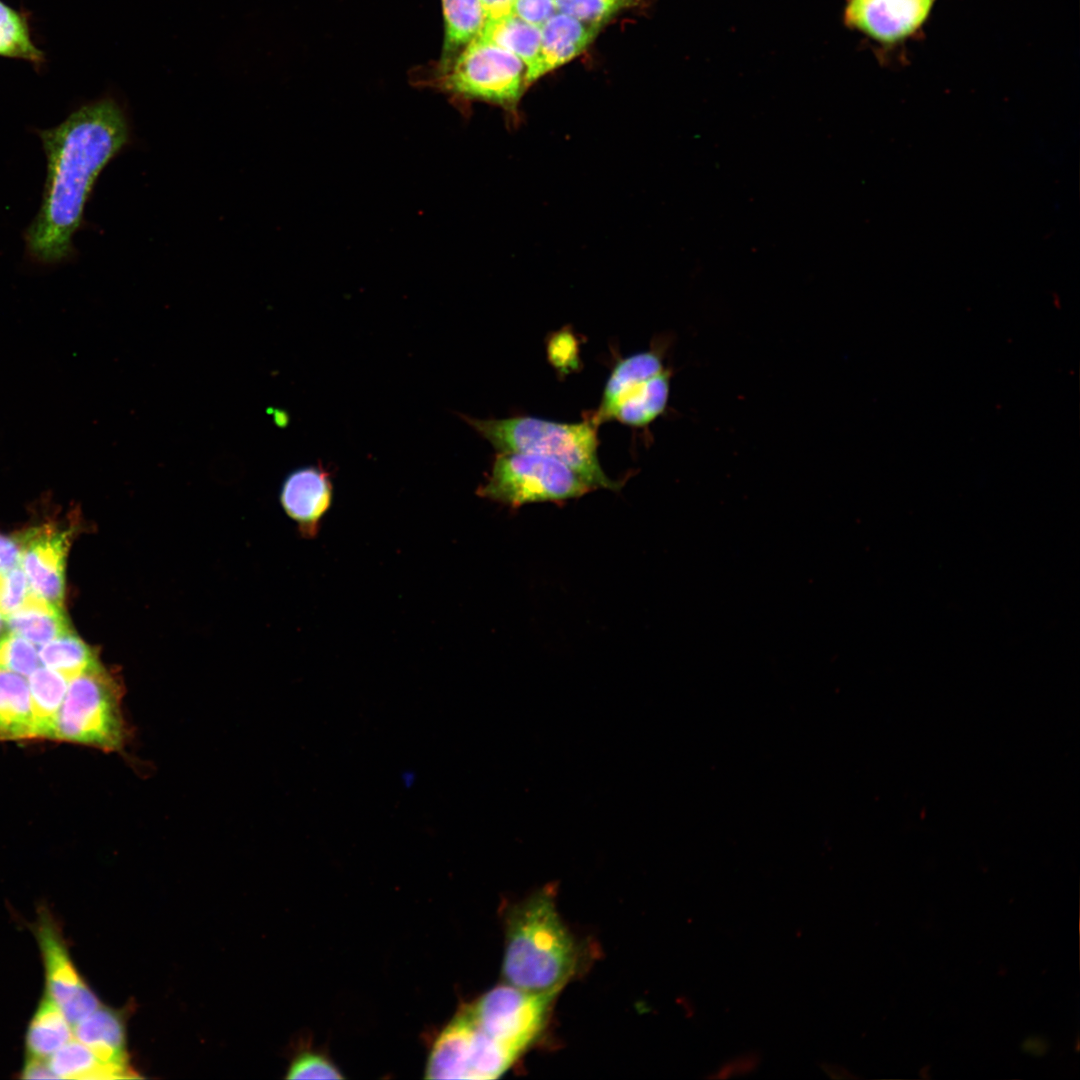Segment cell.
I'll list each match as a JSON object with an SVG mask.
<instances>
[{"instance_id": "1", "label": "cell", "mask_w": 1080, "mask_h": 1080, "mask_svg": "<svg viewBox=\"0 0 1080 1080\" xmlns=\"http://www.w3.org/2000/svg\"><path fill=\"white\" fill-rule=\"evenodd\" d=\"M47 173L38 213L24 233L25 251L39 265L72 260L73 237L96 180L131 140L122 106L104 97L80 106L59 125L36 130Z\"/></svg>"}, {"instance_id": "2", "label": "cell", "mask_w": 1080, "mask_h": 1080, "mask_svg": "<svg viewBox=\"0 0 1080 1080\" xmlns=\"http://www.w3.org/2000/svg\"><path fill=\"white\" fill-rule=\"evenodd\" d=\"M552 889L511 906L505 920V983L531 993H555L572 975L576 946L561 920Z\"/></svg>"}, {"instance_id": "3", "label": "cell", "mask_w": 1080, "mask_h": 1080, "mask_svg": "<svg viewBox=\"0 0 1080 1080\" xmlns=\"http://www.w3.org/2000/svg\"><path fill=\"white\" fill-rule=\"evenodd\" d=\"M464 419L498 453L521 452L556 459L579 474L593 489L617 491L598 458V424L592 419L563 423L531 416L504 419Z\"/></svg>"}, {"instance_id": "4", "label": "cell", "mask_w": 1080, "mask_h": 1080, "mask_svg": "<svg viewBox=\"0 0 1080 1080\" xmlns=\"http://www.w3.org/2000/svg\"><path fill=\"white\" fill-rule=\"evenodd\" d=\"M124 686L100 662L68 681L53 739L121 752L131 737L122 711Z\"/></svg>"}, {"instance_id": "5", "label": "cell", "mask_w": 1080, "mask_h": 1080, "mask_svg": "<svg viewBox=\"0 0 1080 1080\" xmlns=\"http://www.w3.org/2000/svg\"><path fill=\"white\" fill-rule=\"evenodd\" d=\"M525 70L517 56L476 37L453 58L434 64L417 82L455 101L481 100L515 112L526 90Z\"/></svg>"}, {"instance_id": "6", "label": "cell", "mask_w": 1080, "mask_h": 1080, "mask_svg": "<svg viewBox=\"0 0 1080 1080\" xmlns=\"http://www.w3.org/2000/svg\"><path fill=\"white\" fill-rule=\"evenodd\" d=\"M593 488L562 462L538 454L501 452L478 489L489 500L520 507L581 497Z\"/></svg>"}, {"instance_id": "7", "label": "cell", "mask_w": 1080, "mask_h": 1080, "mask_svg": "<svg viewBox=\"0 0 1080 1080\" xmlns=\"http://www.w3.org/2000/svg\"><path fill=\"white\" fill-rule=\"evenodd\" d=\"M555 993L498 985L460 1009L489 1037L519 1056L542 1031Z\"/></svg>"}, {"instance_id": "8", "label": "cell", "mask_w": 1080, "mask_h": 1080, "mask_svg": "<svg viewBox=\"0 0 1080 1080\" xmlns=\"http://www.w3.org/2000/svg\"><path fill=\"white\" fill-rule=\"evenodd\" d=\"M34 933L45 968L46 994L73 1027L97 1010L100 1002L73 966L64 939L48 913H41Z\"/></svg>"}, {"instance_id": "9", "label": "cell", "mask_w": 1080, "mask_h": 1080, "mask_svg": "<svg viewBox=\"0 0 1080 1080\" xmlns=\"http://www.w3.org/2000/svg\"><path fill=\"white\" fill-rule=\"evenodd\" d=\"M20 538V564L31 591L62 607L70 533L44 525L28 530Z\"/></svg>"}, {"instance_id": "10", "label": "cell", "mask_w": 1080, "mask_h": 1080, "mask_svg": "<svg viewBox=\"0 0 1080 1080\" xmlns=\"http://www.w3.org/2000/svg\"><path fill=\"white\" fill-rule=\"evenodd\" d=\"M934 0H849L845 23L874 40L894 43L915 32Z\"/></svg>"}, {"instance_id": "11", "label": "cell", "mask_w": 1080, "mask_h": 1080, "mask_svg": "<svg viewBox=\"0 0 1080 1080\" xmlns=\"http://www.w3.org/2000/svg\"><path fill=\"white\" fill-rule=\"evenodd\" d=\"M333 501L329 473L321 466H305L291 472L282 484L280 503L304 537L319 532L321 521Z\"/></svg>"}, {"instance_id": "12", "label": "cell", "mask_w": 1080, "mask_h": 1080, "mask_svg": "<svg viewBox=\"0 0 1080 1080\" xmlns=\"http://www.w3.org/2000/svg\"><path fill=\"white\" fill-rule=\"evenodd\" d=\"M601 25L588 23L557 11L540 27L539 56L525 73L526 89L544 75L583 53L594 41Z\"/></svg>"}, {"instance_id": "13", "label": "cell", "mask_w": 1080, "mask_h": 1080, "mask_svg": "<svg viewBox=\"0 0 1080 1080\" xmlns=\"http://www.w3.org/2000/svg\"><path fill=\"white\" fill-rule=\"evenodd\" d=\"M471 1026L461 1011L432 1045L425 1069L427 1079H471Z\"/></svg>"}, {"instance_id": "14", "label": "cell", "mask_w": 1080, "mask_h": 1080, "mask_svg": "<svg viewBox=\"0 0 1080 1080\" xmlns=\"http://www.w3.org/2000/svg\"><path fill=\"white\" fill-rule=\"evenodd\" d=\"M77 1040L88 1046L105 1064L129 1071L125 1053V1030L120 1015L99 1007L73 1026Z\"/></svg>"}, {"instance_id": "15", "label": "cell", "mask_w": 1080, "mask_h": 1080, "mask_svg": "<svg viewBox=\"0 0 1080 1080\" xmlns=\"http://www.w3.org/2000/svg\"><path fill=\"white\" fill-rule=\"evenodd\" d=\"M664 369L662 356L656 350L636 353L620 360L607 380L599 409L591 418L598 425L610 420L614 408L624 396Z\"/></svg>"}, {"instance_id": "16", "label": "cell", "mask_w": 1080, "mask_h": 1080, "mask_svg": "<svg viewBox=\"0 0 1080 1080\" xmlns=\"http://www.w3.org/2000/svg\"><path fill=\"white\" fill-rule=\"evenodd\" d=\"M9 630L31 643L42 645L71 631L62 607L32 591L24 603L5 617Z\"/></svg>"}, {"instance_id": "17", "label": "cell", "mask_w": 1080, "mask_h": 1080, "mask_svg": "<svg viewBox=\"0 0 1080 1080\" xmlns=\"http://www.w3.org/2000/svg\"><path fill=\"white\" fill-rule=\"evenodd\" d=\"M33 728L28 681L0 668V741L33 739Z\"/></svg>"}, {"instance_id": "18", "label": "cell", "mask_w": 1080, "mask_h": 1080, "mask_svg": "<svg viewBox=\"0 0 1080 1080\" xmlns=\"http://www.w3.org/2000/svg\"><path fill=\"white\" fill-rule=\"evenodd\" d=\"M671 371L659 374L633 388L614 408L611 419L642 427L650 424L666 409L670 393Z\"/></svg>"}, {"instance_id": "19", "label": "cell", "mask_w": 1080, "mask_h": 1080, "mask_svg": "<svg viewBox=\"0 0 1080 1080\" xmlns=\"http://www.w3.org/2000/svg\"><path fill=\"white\" fill-rule=\"evenodd\" d=\"M27 681L34 716L33 739H53L69 680L44 666L33 671Z\"/></svg>"}, {"instance_id": "20", "label": "cell", "mask_w": 1080, "mask_h": 1080, "mask_svg": "<svg viewBox=\"0 0 1080 1080\" xmlns=\"http://www.w3.org/2000/svg\"><path fill=\"white\" fill-rule=\"evenodd\" d=\"M73 1037V1027L62 1010L45 994L26 1032L25 1046L28 1056L48 1060Z\"/></svg>"}, {"instance_id": "21", "label": "cell", "mask_w": 1080, "mask_h": 1080, "mask_svg": "<svg viewBox=\"0 0 1080 1080\" xmlns=\"http://www.w3.org/2000/svg\"><path fill=\"white\" fill-rule=\"evenodd\" d=\"M477 37L511 52L525 65V73L536 64L541 41L540 27L532 25L516 15L486 21Z\"/></svg>"}, {"instance_id": "22", "label": "cell", "mask_w": 1080, "mask_h": 1080, "mask_svg": "<svg viewBox=\"0 0 1080 1080\" xmlns=\"http://www.w3.org/2000/svg\"><path fill=\"white\" fill-rule=\"evenodd\" d=\"M444 44L440 61L457 55L481 32L486 22L481 0H442Z\"/></svg>"}, {"instance_id": "23", "label": "cell", "mask_w": 1080, "mask_h": 1080, "mask_svg": "<svg viewBox=\"0 0 1080 1080\" xmlns=\"http://www.w3.org/2000/svg\"><path fill=\"white\" fill-rule=\"evenodd\" d=\"M56 1078L113 1079L127 1078L130 1071L103 1063L85 1044L72 1038L48 1059Z\"/></svg>"}, {"instance_id": "24", "label": "cell", "mask_w": 1080, "mask_h": 1080, "mask_svg": "<svg viewBox=\"0 0 1080 1080\" xmlns=\"http://www.w3.org/2000/svg\"><path fill=\"white\" fill-rule=\"evenodd\" d=\"M40 662L68 680L99 662L96 651L73 632H67L42 644Z\"/></svg>"}, {"instance_id": "25", "label": "cell", "mask_w": 1080, "mask_h": 1080, "mask_svg": "<svg viewBox=\"0 0 1080 1080\" xmlns=\"http://www.w3.org/2000/svg\"><path fill=\"white\" fill-rule=\"evenodd\" d=\"M0 57L40 65L44 53L34 44L27 16L0 0Z\"/></svg>"}, {"instance_id": "26", "label": "cell", "mask_w": 1080, "mask_h": 1080, "mask_svg": "<svg viewBox=\"0 0 1080 1080\" xmlns=\"http://www.w3.org/2000/svg\"><path fill=\"white\" fill-rule=\"evenodd\" d=\"M640 0H555L557 11L584 22L602 25L623 9Z\"/></svg>"}, {"instance_id": "27", "label": "cell", "mask_w": 1080, "mask_h": 1080, "mask_svg": "<svg viewBox=\"0 0 1080 1080\" xmlns=\"http://www.w3.org/2000/svg\"><path fill=\"white\" fill-rule=\"evenodd\" d=\"M39 663V654L27 639L12 632L0 639L1 669L29 676L39 667Z\"/></svg>"}, {"instance_id": "28", "label": "cell", "mask_w": 1080, "mask_h": 1080, "mask_svg": "<svg viewBox=\"0 0 1080 1080\" xmlns=\"http://www.w3.org/2000/svg\"><path fill=\"white\" fill-rule=\"evenodd\" d=\"M287 1078L343 1079V1075L326 1056L314 1052H305L292 1062Z\"/></svg>"}, {"instance_id": "29", "label": "cell", "mask_w": 1080, "mask_h": 1080, "mask_svg": "<svg viewBox=\"0 0 1080 1080\" xmlns=\"http://www.w3.org/2000/svg\"><path fill=\"white\" fill-rule=\"evenodd\" d=\"M31 592L23 570L16 567L0 578V613L5 617L18 609Z\"/></svg>"}, {"instance_id": "30", "label": "cell", "mask_w": 1080, "mask_h": 1080, "mask_svg": "<svg viewBox=\"0 0 1080 1080\" xmlns=\"http://www.w3.org/2000/svg\"><path fill=\"white\" fill-rule=\"evenodd\" d=\"M556 12L555 0H514L512 7L514 15L538 27Z\"/></svg>"}, {"instance_id": "31", "label": "cell", "mask_w": 1080, "mask_h": 1080, "mask_svg": "<svg viewBox=\"0 0 1080 1080\" xmlns=\"http://www.w3.org/2000/svg\"><path fill=\"white\" fill-rule=\"evenodd\" d=\"M21 562V538L0 535V574L18 567Z\"/></svg>"}, {"instance_id": "32", "label": "cell", "mask_w": 1080, "mask_h": 1080, "mask_svg": "<svg viewBox=\"0 0 1080 1080\" xmlns=\"http://www.w3.org/2000/svg\"><path fill=\"white\" fill-rule=\"evenodd\" d=\"M21 1077L24 1079H51L56 1078L52 1072L48 1060L29 1057L26 1059Z\"/></svg>"}, {"instance_id": "33", "label": "cell", "mask_w": 1080, "mask_h": 1080, "mask_svg": "<svg viewBox=\"0 0 1080 1080\" xmlns=\"http://www.w3.org/2000/svg\"><path fill=\"white\" fill-rule=\"evenodd\" d=\"M486 21L512 14L514 0H481Z\"/></svg>"}, {"instance_id": "34", "label": "cell", "mask_w": 1080, "mask_h": 1080, "mask_svg": "<svg viewBox=\"0 0 1080 1080\" xmlns=\"http://www.w3.org/2000/svg\"><path fill=\"white\" fill-rule=\"evenodd\" d=\"M1022 1048L1034 1056H1042L1048 1050V1042L1041 1037L1032 1036L1023 1041Z\"/></svg>"}, {"instance_id": "35", "label": "cell", "mask_w": 1080, "mask_h": 1080, "mask_svg": "<svg viewBox=\"0 0 1080 1080\" xmlns=\"http://www.w3.org/2000/svg\"><path fill=\"white\" fill-rule=\"evenodd\" d=\"M402 781L403 784L409 788L415 781V774L408 771L406 774L402 775Z\"/></svg>"}, {"instance_id": "36", "label": "cell", "mask_w": 1080, "mask_h": 1080, "mask_svg": "<svg viewBox=\"0 0 1080 1080\" xmlns=\"http://www.w3.org/2000/svg\"><path fill=\"white\" fill-rule=\"evenodd\" d=\"M0 578H1V574H0ZM2 615H3V614H2Z\"/></svg>"}]
</instances>
